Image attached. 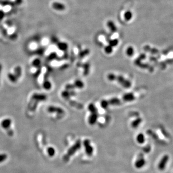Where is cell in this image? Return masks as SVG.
I'll use <instances>...</instances> for the list:
<instances>
[{
    "label": "cell",
    "mask_w": 173,
    "mask_h": 173,
    "mask_svg": "<svg viewBox=\"0 0 173 173\" xmlns=\"http://www.w3.org/2000/svg\"><path fill=\"white\" fill-rule=\"evenodd\" d=\"M81 146V143L80 140H78L75 143L71 146L67 151V153L64 156L63 160L64 162H67L70 159L72 156L74 155L76 152L78 151Z\"/></svg>",
    "instance_id": "obj_1"
},
{
    "label": "cell",
    "mask_w": 173,
    "mask_h": 173,
    "mask_svg": "<svg viewBox=\"0 0 173 173\" xmlns=\"http://www.w3.org/2000/svg\"><path fill=\"white\" fill-rule=\"evenodd\" d=\"M115 80L124 88H129L131 86V82L122 75H116Z\"/></svg>",
    "instance_id": "obj_2"
},
{
    "label": "cell",
    "mask_w": 173,
    "mask_h": 173,
    "mask_svg": "<svg viewBox=\"0 0 173 173\" xmlns=\"http://www.w3.org/2000/svg\"><path fill=\"white\" fill-rule=\"evenodd\" d=\"M83 145L84 147L85 152L89 156H91L93 155L94 148L91 145L90 141L89 139H85L83 141Z\"/></svg>",
    "instance_id": "obj_3"
},
{
    "label": "cell",
    "mask_w": 173,
    "mask_h": 173,
    "mask_svg": "<svg viewBox=\"0 0 173 173\" xmlns=\"http://www.w3.org/2000/svg\"><path fill=\"white\" fill-rule=\"evenodd\" d=\"M169 157L168 155L166 154L162 157L158 165V168L160 171H164L166 168V165L168 162Z\"/></svg>",
    "instance_id": "obj_4"
},
{
    "label": "cell",
    "mask_w": 173,
    "mask_h": 173,
    "mask_svg": "<svg viewBox=\"0 0 173 173\" xmlns=\"http://www.w3.org/2000/svg\"><path fill=\"white\" fill-rule=\"evenodd\" d=\"M146 164V161L144 159V155L140 153L138 156V159L136 160L135 163V166L137 169H141L143 168Z\"/></svg>",
    "instance_id": "obj_5"
},
{
    "label": "cell",
    "mask_w": 173,
    "mask_h": 173,
    "mask_svg": "<svg viewBox=\"0 0 173 173\" xmlns=\"http://www.w3.org/2000/svg\"><path fill=\"white\" fill-rule=\"evenodd\" d=\"M11 124V120L10 119H6L5 120H3L2 122L1 125L2 127L6 130H7V132L10 136H12L13 135V132L12 130L10 129V128Z\"/></svg>",
    "instance_id": "obj_6"
},
{
    "label": "cell",
    "mask_w": 173,
    "mask_h": 173,
    "mask_svg": "<svg viewBox=\"0 0 173 173\" xmlns=\"http://www.w3.org/2000/svg\"><path fill=\"white\" fill-rule=\"evenodd\" d=\"M98 114L97 113H91L88 118V123L91 125L95 124L98 120Z\"/></svg>",
    "instance_id": "obj_7"
},
{
    "label": "cell",
    "mask_w": 173,
    "mask_h": 173,
    "mask_svg": "<svg viewBox=\"0 0 173 173\" xmlns=\"http://www.w3.org/2000/svg\"><path fill=\"white\" fill-rule=\"evenodd\" d=\"M123 100L125 102H131L135 100V96L133 93H127L123 96Z\"/></svg>",
    "instance_id": "obj_8"
},
{
    "label": "cell",
    "mask_w": 173,
    "mask_h": 173,
    "mask_svg": "<svg viewBox=\"0 0 173 173\" xmlns=\"http://www.w3.org/2000/svg\"><path fill=\"white\" fill-rule=\"evenodd\" d=\"M32 99L34 101H44L46 99L47 97L46 95L44 94H34L32 95Z\"/></svg>",
    "instance_id": "obj_9"
},
{
    "label": "cell",
    "mask_w": 173,
    "mask_h": 173,
    "mask_svg": "<svg viewBox=\"0 0 173 173\" xmlns=\"http://www.w3.org/2000/svg\"><path fill=\"white\" fill-rule=\"evenodd\" d=\"M48 111L50 113H57L58 114H62L64 112L61 108L53 106L49 107L48 109Z\"/></svg>",
    "instance_id": "obj_10"
},
{
    "label": "cell",
    "mask_w": 173,
    "mask_h": 173,
    "mask_svg": "<svg viewBox=\"0 0 173 173\" xmlns=\"http://www.w3.org/2000/svg\"><path fill=\"white\" fill-rule=\"evenodd\" d=\"M110 105L113 106H117L121 104V101L118 98H113L108 101Z\"/></svg>",
    "instance_id": "obj_11"
},
{
    "label": "cell",
    "mask_w": 173,
    "mask_h": 173,
    "mask_svg": "<svg viewBox=\"0 0 173 173\" xmlns=\"http://www.w3.org/2000/svg\"><path fill=\"white\" fill-rule=\"evenodd\" d=\"M136 140L138 143L140 144H143L145 141V137L144 135L142 133H139L137 136Z\"/></svg>",
    "instance_id": "obj_12"
},
{
    "label": "cell",
    "mask_w": 173,
    "mask_h": 173,
    "mask_svg": "<svg viewBox=\"0 0 173 173\" xmlns=\"http://www.w3.org/2000/svg\"><path fill=\"white\" fill-rule=\"evenodd\" d=\"M107 27L109 28L110 31L112 32H115L117 31V27L115 24L112 21H109L107 23Z\"/></svg>",
    "instance_id": "obj_13"
},
{
    "label": "cell",
    "mask_w": 173,
    "mask_h": 173,
    "mask_svg": "<svg viewBox=\"0 0 173 173\" xmlns=\"http://www.w3.org/2000/svg\"><path fill=\"white\" fill-rule=\"evenodd\" d=\"M142 121V119L141 118H138L137 119L134 120L131 123L132 127L134 129L138 128V127L141 124Z\"/></svg>",
    "instance_id": "obj_14"
},
{
    "label": "cell",
    "mask_w": 173,
    "mask_h": 173,
    "mask_svg": "<svg viewBox=\"0 0 173 173\" xmlns=\"http://www.w3.org/2000/svg\"><path fill=\"white\" fill-rule=\"evenodd\" d=\"M53 8H54L56 10H57L61 11V10H64V9H65V5L62 4H61V3H53Z\"/></svg>",
    "instance_id": "obj_15"
},
{
    "label": "cell",
    "mask_w": 173,
    "mask_h": 173,
    "mask_svg": "<svg viewBox=\"0 0 173 173\" xmlns=\"http://www.w3.org/2000/svg\"><path fill=\"white\" fill-rule=\"evenodd\" d=\"M88 109L90 113H98V109L94 103H90L88 106Z\"/></svg>",
    "instance_id": "obj_16"
},
{
    "label": "cell",
    "mask_w": 173,
    "mask_h": 173,
    "mask_svg": "<svg viewBox=\"0 0 173 173\" xmlns=\"http://www.w3.org/2000/svg\"><path fill=\"white\" fill-rule=\"evenodd\" d=\"M134 49L133 47L131 46H129L125 50V54L128 57H132L134 54Z\"/></svg>",
    "instance_id": "obj_17"
},
{
    "label": "cell",
    "mask_w": 173,
    "mask_h": 173,
    "mask_svg": "<svg viewBox=\"0 0 173 173\" xmlns=\"http://www.w3.org/2000/svg\"><path fill=\"white\" fill-rule=\"evenodd\" d=\"M74 86V87H75L78 89H81L84 88V84L83 81H82L81 80H75V81Z\"/></svg>",
    "instance_id": "obj_18"
},
{
    "label": "cell",
    "mask_w": 173,
    "mask_h": 173,
    "mask_svg": "<svg viewBox=\"0 0 173 173\" xmlns=\"http://www.w3.org/2000/svg\"><path fill=\"white\" fill-rule=\"evenodd\" d=\"M132 17H133V14H132V13L130 11H126L124 13V18L125 21H130L132 19Z\"/></svg>",
    "instance_id": "obj_19"
},
{
    "label": "cell",
    "mask_w": 173,
    "mask_h": 173,
    "mask_svg": "<svg viewBox=\"0 0 173 173\" xmlns=\"http://www.w3.org/2000/svg\"><path fill=\"white\" fill-rule=\"evenodd\" d=\"M100 105L102 109H107V108H108L110 104L108 101L106 100H103L100 102Z\"/></svg>",
    "instance_id": "obj_20"
},
{
    "label": "cell",
    "mask_w": 173,
    "mask_h": 173,
    "mask_svg": "<svg viewBox=\"0 0 173 173\" xmlns=\"http://www.w3.org/2000/svg\"><path fill=\"white\" fill-rule=\"evenodd\" d=\"M58 47L59 49H60L61 51H66L68 48V45L66 43L61 42L58 45Z\"/></svg>",
    "instance_id": "obj_21"
},
{
    "label": "cell",
    "mask_w": 173,
    "mask_h": 173,
    "mask_svg": "<svg viewBox=\"0 0 173 173\" xmlns=\"http://www.w3.org/2000/svg\"><path fill=\"white\" fill-rule=\"evenodd\" d=\"M47 152H48V155L50 157H53V156H54V155H55V150L53 147H49L47 149Z\"/></svg>",
    "instance_id": "obj_22"
},
{
    "label": "cell",
    "mask_w": 173,
    "mask_h": 173,
    "mask_svg": "<svg viewBox=\"0 0 173 173\" xmlns=\"http://www.w3.org/2000/svg\"><path fill=\"white\" fill-rule=\"evenodd\" d=\"M118 43H119L118 40L116 39H115L110 40L109 42V45L113 48L114 47H116L117 45L118 44Z\"/></svg>",
    "instance_id": "obj_23"
},
{
    "label": "cell",
    "mask_w": 173,
    "mask_h": 173,
    "mask_svg": "<svg viewBox=\"0 0 173 173\" xmlns=\"http://www.w3.org/2000/svg\"><path fill=\"white\" fill-rule=\"evenodd\" d=\"M113 51V48L109 45H107L104 48V52L105 53L108 54H110L112 53Z\"/></svg>",
    "instance_id": "obj_24"
},
{
    "label": "cell",
    "mask_w": 173,
    "mask_h": 173,
    "mask_svg": "<svg viewBox=\"0 0 173 173\" xmlns=\"http://www.w3.org/2000/svg\"><path fill=\"white\" fill-rule=\"evenodd\" d=\"M15 76H17V77H18V76H20L21 75V69L20 67H17L15 69Z\"/></svg>",
    "instance_id": "obj_25"
},
{
    "label": "cell",
    "mask_w": 173,
    "mask_h": 173,
    "mask_svg": "<svg viewBox=\"0 0 173 173\" xmlns=\"http://www.w3.org/2000/svg\"><path fill=\"white\" fill-rule=\"evenodd\" d=\"M43 87H44L45 89H51V84L49 81L46 80V81H45L44 83H43Z\"/></svg>",
    "instance_id": "obj_26"
},
{
    "label": "cell",
    "mask_w": 173,
    "mask_h": 173,
    "mask_svg": "<svg viewBox=\"0 0 173 173\" xmlns=\"http://www.w3.org/2000/svg\"><path fill=\"white\" fill-rule=\"evenodd\" d=\"M7 158V155L5 153L0 154V163L4 162L6 160Z\"/></svg>",
    "instance_id": "obj_27"
},
{
    "label": "cell",
    "mask_w": 173,
    "mask_h": 173,
    "mask_svg": "<svg viewBox=\"0 0 173 173\" xmlns=\"http://www.w3.org/2000/svg\"><path fill=\"white\" fill-rule=\"evenodd\" d=\"M8 77H9V80H11V81H12L13 82H15L17 81V77L16 76H15L12 74H8Z\"/></svg>",
    "instance_id": "obj_28"
},
{
    "label": "cell",
    "mask_w": 173,
    "mask_h": 173,
    "mask_svg": "<svg viewBox=\"0 0 173 173\" xmlns=\"http://www.w3.org/2000/svg\"><path fill=\"white\" fill-rule=\"evenodd\" d=\"M116 76V75H115L114 74L112 73V74H110L108 75L107 78L109 80H110V81H115V80Z\"/></svg>",
    "instance_id": "obj_29"
},
{
    "label": "cell",
    "mask_w": 173,
    "mask_h": 173,
    "mask_svg": "<svg viewBox=\"0 0 173 173\" xmlns=\"http://www.w3.org/2000/svg\"><path fill=\"white\" fill-rule=\"evenodd\" d=\"M89 53V50H85L84 51H83L81 52H80V57H82V56H86V55H87Z\"/></svg>",
    "instance_id": "obj_30"
},
{
    "label": "cell",
    "mask_w": 173,
    "mask_h": 173,
    "mask_svg": "<svg viewBox=\"0 0 173 173\" xmlns=\"http://www.w3.org/2000/svg\"><path fill=\"white\" fill-rule=\"evenodd\" d=\"M40 60L38 59H36L33 62V65H34V66H39V65L40 64Z\"/></svg>",
    "instance_id": "obj_31"
},
{
    "label": "cell",
    "mask_w": 173,
    "mask_h": 173,
    "mask_svg": "<svg viewBox=\"0 0 173 173\" xmlns=\"http://www.w3.org/2000/svg\"><path fill=\"white\" fill-rule=\"evenodd\" d=\"M4 13L2 11H0V20L4 17Z\"/></svg>",
    "instance_id": "obj_32"
},
{
    "label": "cell",
    "mask_w": 173,
    "mask_h": 173,
    "mask_svg": "<svg viewBox=\"0 0 173 173\" xmlns=\"http://www.w3.org/2000/svg\"><path fill=\"white\" fill-rule=\"evenodd\" d=\"M2 65L0 64V75H1V71H2Z\"/></svg>",
    "instance_id": "obj_33"
}]
</instances>
